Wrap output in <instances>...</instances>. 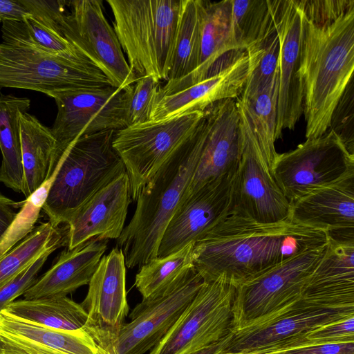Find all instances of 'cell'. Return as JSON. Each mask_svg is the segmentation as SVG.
I'll use <instances>...</instances> for the list:
<instances>
[{"label":"cell","mask_w":354,"mask_h":354,"mask_svg":"<svg viewBox=\"0 0 354 354\" xmlns=\"http://www.w3.org/2000/svg\"><path fill=\"white\" fill-rule=\"evenodd\" d=\"M268 354H354V342L319 344L306 341Z\"/></svg>","instance_id":"obj_42"},{"label":"cell","mask_w":354,"mask_h":354,"mask_svg":"<svg viewBox=\"0 0 354 354\" xmlns=\"http://www.w3.org/2000/svg\"><path fill=\"white\" fill-rule=\"evenodd\" d=\"M115 131L82 136L62 155L42 208L54 226L66 225L95 194L126 173L122 159L112 146Z\"/></svg>","instance_id":"obj_4"},{"label":"cell","mask_w":354,"mask_h":354,"mask_svg":"<svg viewBox=\"0 0 354 354\" xmlns=\"http://www.w3.org/2000/svg\"><path fill=\"white\" fill-rule=\"evenodd\" d=\"M354 315V307L330 308L300 299L265 322L236 331L223 354H268L307 341L313 329Z\"/></svg>","instance_id":"obj_15"},{"label":"cell","mask_w":354,"mask_h":354,"mask_svg":"<svg viewBox=\"0 0 354 354\" xmlns=\"http://www.w3.org/2000/svg\"><path fill=\"white\" fill-rule=\"evenodd\" d=\"M329 129L335 132L348 151L354 155L353 78L350 81L333 111Z\"/></svg>","instance_id":"obj_37"},{"label":"cell","mask_w":354,"mask_h":354,"mask_svg":"<svg viewBox=\"0 0 354 354\" xmlns=\"http://www.w3.org/2000/svg\"><path fill=\"white\" fill-rule=\"evenodd\" d=\"M203 116L204 111H198L115 131L112 146L124 165L133 201L159 169L190 141Z\"/></svg>","instance_id":"obj_6"},{"label":"cell","mask_w":354,"mask_h":354,"mask_svg":"<svg viewBox=\"0 0 354 354\" xmlns=\"http://www.w3.org/2000/svg\"><path fill=\"white\" fill-rule=\"evenodd\" d=\"M131 201L130 183L124 173L102 188L71 217L67 225V249L98 238L118 239Z\"/></svg>","instance_id":"obj_21"},{"label":"cell","mask_w":354,"mask_h":354,"mask_svg":"<svg viewBox=\"0 0 354 354\" xmlns=\"http://www.w3.org/2000/svg\"><path fill=\"white\" fill-rule=\"evenodd\" d=\"M194 244L161 258H155L141 266L136 275L135 286L148 299L159 293L192 265Z\"/></svg>","instance_id":"obj_34"},{"label":"cell","mask_w":354,"mask_h":354,"mask_svg":"<svg viewBox=\"0 0 354 354\" xmlns=\"http://www.w3.org/2000/svg\"><path fill=\"white\" fill-rule=\"evenodd\" d=\"M233 334L234 333H231L217 343L213 344L189 354H223V351L228 346Z\"/></svg>","instance_id":"obj_45"},{"label":"cell","mask_w":354,"mask_h":354,"mask_svg":"<svg viewBox=\"0 0 354 354\" xmlns=\"http://www.w3.org/2000/svg\"><path fill=\"white\" fill-rule=\"evenodd\" d=\"M204 281L193 264L157 295L142 299L103 348L106 354H145L151 351L178 320Z\"/></svg>","instance_id":"obj_9"},{"label":"cell","mask_w":354,"mask_h":354,"mask_svg":"<svg viewBox=\"0 0 354 354\" xmlns=\"http://www.w3.org/2000/svg\"><path fill=\"white\" fill-rule=\"evenodd\" d=\"M30 106L28 97L0 93V183L17 193H21L24 178L19 114Z\"/></svg>","instance_id":"obj_29"},{"label":"cell","mask_w":354,"mask_h":354,"mask_svg":"<svg viewBox=\"0 0 354 354\" xmlns=\"http://www.w3.org/2000/svg\"><path fill=\"white\" fill-rule=\"evenodd\" d=\"M4 310L22 321L58 330H84L88 321L81 304L66 296L15 300Z\"/></svg>","instance_id":"obj_28"},{"label":"cell","mask_w":354,"mask_h":354,"mask_svg":"<svg viewBox=\"0 0 354 354\" xmlns=\"http://www.w3.org/2000/svg\"><path fill=\"white\" fill-rule=\"evenodd\" d=\"M49 96L55 101L57 113L50 129L56 144L48 177L66 149L78 138L127 127L124 88H79L55 91Z\"/></svg>","instance_id":"obj_12"},{"label":"cell","mask_w":354,"mask_h":354,"mask_svg":"<svg viewBox=\"0 0 354 354\" xmlns=\"http://www.w3.org/2000/svg\"><path fill=\"white\" fill-rule=\"evenodd\" d=\"M305 338L319 344L354 342V315L319 326L308 333Z\"/></svg>","instance_id":"obj_40"},{"label":"cell","mask_w":354,"mask_h":354,"mask_svg":"<svg viewBox=\"0 0 354 354\" xmlns=\"http://www.w3.org/2000/svg\"><path fill=\"white\" fill-rule=\"evenodd\" d=\"M235 286L222 274L204 282L183 315L149 354H189L234 333Z\"/></svg>","instance_id":"obj_10"},{"label":"cell","mask_w":354,"mask_h":354,"mask_svg":"<svg viewBox=\"0 0 354 354\" xmlns=\"http://www.w3.org/2000/svg\"><path fill=\"white\" fill-rule=\"evenodd\" d=\"M234 173L214 179L181 199L161 237L156 257L194 243L230 214Z\"/></svg>","instance_id":"obj_18"},{"label":"cell","mask_w":354,"mask_h":354,"mask_svg":"<svg viewBox=\"0 0 354 354\" xmlns=\"http://www.w3.org/2000/svg\"><path fill=\"white\" fill-rule=\"evenodd\" d=\"M301 299L323 307H354V245L328 241Z\"/></svg>","instance_id":"obj_25"},{"label":"cell","mask_w":354,"mask_h":354,"mask_svg":"<svg viewBox=\"0 0 354 354\" xmlns=\"http://www.w3.org/2000/svg\"><path fill=\"white\" fill-rule=\"evenodd\" d=\"M30 16L21 0H0V23L24 21Z\"/></svg>","instance_id":"obj_43"},{"label":"cell","mask_w":354,"mask_h":354,"mask_svg":"<svg viewBox=\"0 0 354 354\" xmlns=\"http://www.w3.org/2000/svg\"><path fill=\"white\" fill-rule=\"evenodd\" d=\"M160 87V82L153 77L144 76L124 88L127 103V127L149 121L151 111Z\"/></svg>","instance_id":"obj_36"},{"label":"cell","mask_w":354,"mask_h":354,"mask_svg":"<svg viewBox=\"0 0 354 354\" xmlns=\"http://www.w3.org/2000/svg\"><path fill=\"white\" fill-rule=\"evenodd\" d=\"M278 88L279 68L261 91L246 99L236 98L244 108L271 174L278 154L274 147Z\"/></svg>","instance_id":"obj_31"},{"label":"cell","mask_w":354,"mask_h":354,"mask_svg":"<svg viewBox=\"0 0 354 354\" xmlns=\"http://www.w3.org/2000/svg\"><path fill=\"white\" fill-rule=\"evenodd\" d=\"M290 206L292 221L324 230L327 236L354 231V173L313 191Z\"/></svg>","instance_id":"obj_23"},{"label":"cell","mask_w":354,"mask_h":354,"mask_svg":"<svg viewBox=\"0 0 354 354\" xmlns=\"http://www.w3.org/2000/svg\"><path fill=\"white\" fill-rule=\"evenodd\" d=\"M231 0L203 1L200 52L196 70L185 78L160 86L157 95L171 94L210 76L225 54L236 50L231 30Z\"/></svg>","instance_id":"obj_26"},{"label":"cell","mask_w":354,"mask_h":354,"mask_svg":"<svg viewBox=\"0 0 354 354\" xmlns=\"http://www.w3.org/2000/svg\"><path fill=\"white\" fill-rule=\"evenodd\" d=\"M0 354H2V343L0 341Z\"/></svg>","instance_id":"obj_46"},{"label":"cell","mask_w":354,"mask_h":354,"mask_svg":"<svg viewBox=\"0 0 354 354\" xmlns=\"http://www.w3.org/2000/svg\"><path fill=\"white\" fill-rule=\"evenodd\" d=\"M201 148L198 126L190 141L140 190L134 214L116 240L128 268L156 258L164 231L191 183Z\"/></svg>","instance_id":"obj_3"},{"label":"cell","mask_w":354,"mask_h":354,"mask_svg":"<svg viewBox=\"0 0 354 354\" xmlns=\"http://www.w3.org/2000/svg\"><path fill=\"white\" fill-rule=\"evenodd\" d=\"M67 243V227H55L50 221L41 223L14 248L0 256V288L35 262L46 250Z\"/></svg>","instance_id":"obj_32"},{"label":"cell","mask_w":354,"mask_h":354,"mask_svg":"<svg viewBox=\"0 0 354 354\" xmlns=\"http://www.w3.org/2000/svg\"><path fill=\"white\" fill-rule=\"evenodd\" d=\"M114 30L138 78L167 80L183 0H107Z\"/></svg>","instance_id":"obj_5"},{"label":"cell","mask_w":354,"mask_h":354,"mask_svg":"<svg viewBox=\"0 0 354 354\" xmlns=\"http://www.w3.org/2000/svg\"><path fill=\"white\" fill-rule=\"evenodd\" d=\"M351 173H354V155L330 129L292 151L278 153L272 169L274 180L290 204Z\"/></svg>","instance_id":"obj_11"},{"label":"cell","mask_w":354,"mask_h":354,"mask_svg":"<svg viewBox=\"0 0 354 354\" xmlns=\"http://www.w3.org/2000/svg\"><path fill=\"white\" fill-rule=\"evenodd\" d=\"M21 2L32 18L62 35L60 26L66 14L68 1L21 0Z\"/></svg>","instance_id":"obj_41"},{"label":"cell","mask_w":354,"mask_h":354,"mask_svg":"<svg viewBox=\"0 0 354 354\" xmlns=\"http://www.w3.org/2000/svg\"><path fill=\"white\" fill-rule=\"evenodd\" d=\"M113 86L88 60H77L32 48L0 43V90H32L47 95L55 91Z\"/></svg>","instance_id":"obj_7"},{"label":"cell","mask_w":354,"mask_h":354,"mask_svg":"<svg viewBox=\"0 0 354 354\" xmlns=\"http://www.w3.org/2000/svg\"><path fill=\"white\" fill-rule=\"evenodd\" d=\"M242 133L241 159L232 182L230 212L261 223L290 218V203L267 167L241 103L236 100Z\"/></svg>","instance_id":"obj_13"},{"label":"cell","mask_w":354,"mask_h":354,"mask_svg":"<svg viewBox=\"0 0 354 354\" xmlns=\"http://www.w3.org/2000/svg\"><path fill=\"white\" fill-rule=\"evenodd\" d=\"M231 30L236 50H245L275 30L270 0H231Z\"/></svg>","instance_id":"obj_33"},{"label":"cell","mask_w":354,"mask_h":354,"mask_svg":"<svg viewBox=\"0 0 354 354\" xmlns=\"http://www.w3.org/2000/svg\"><path fill=\"white\" fill-rule=\"evenodd\" d=\"M24 178L21 193L28 198L47 179L55 139L50 128L27 112L19 114Z\"/></svg>","instance_id":"obj_27"},{"label":"cell","mask_w":354,"mask_h":354,"mask_svg":"<svg viewBox=\"0 0 354 354\" xmlns=\"http://www.w3.org/2000/svg\"><path fill=\"white\" fill-rule=\"evenodd\" d=\"M199 158L183 198L214 179L236 171L242 150L241 119L236 99L223 100L207 107L199 125Z\"/></svg>","instance_id":"obj_17"},{"label":"cell","mask_w":354,"mask_h":354,"mask_svg":"<svg viewBox=\"0 0 354 354\" xmlns=\"http://www.w3.org/2000/svg\"><path fill=\"white\" fill-rule=\"evenodd\" d=\"M250 56V73L240 98L261 91L279 68V42L276 30L262 41L245 50Z\"/></svg>","instance_id":"obj_35"},{"label":"cell","mask_w":354,"mask_h":354,"mask_svg":"<svg viewBox=\"0 0 354 354\" xmlns=\"http://www.w3.org/2000/svg\"><path fill=\"white\" fill-rule=\"evenodd\" d=\"M81 305L88 314L84 330L103 351L124 324L129 311L126 265L120 248L116 247L102 257Z\"/></svg>","instance_id":"obj_19"},{"label":"cell","mask_w":354,"mask_h":354,"mask_svg":"<svg viewBox=\"0 0 354 354\" xmlns=\"http://www.w3.org/2000/svg\"><path fill=\"white\" fill-rule=\"evenodd\" d=\"M305 18V17H304ZM301 75L306 138L324 134L354 70V8L334 22L316 26L305 18Z\"/></svg>","instance_id":"obj_2"},{"label":"cell","mask_w":354,"mask_h":354,"mask_svg":"<svg viewBox=\"0 0 354 354\" xmlns=\"http://www.w3.org/2000/svg\"><path fill=\"white\" fill-rule=\"evenodd\" d=\"M70 12L61 24V33L111 81L124 88L138 77L124 58L114 29L106 20L102 1H68Z\"/></svg>","instance_id":"obj_14"},{"label":"cell","mask_w":354,"mask_h":354,"mask_svg":"<svg viewBox=\"0 0 354 354\" xmlns=\"http://www.w3.org/2000/svg\"><path fill=\"white\" fill-rule=\"evenodd\" d=\"M203 0H183L171 67L167 83L187 77L196 68L199 57Z\"/></svg>","instance_id":"obj_30"},{"label":"cell","mask_w":354,"mask_h":354,"mask_svg":"<svg viewBox=\"0 0 354 354\" xmlns=\"http://www.w3.org/2000/svg\"><path fill=\"white\" fill-rule=\"evenodd\" d=\"M21 202H16L0 192V241L15 219L16 209Z\"/></svg>","instance_id":"obj_44"},{"label":"cell","mask_w":354,"mask_h":354,"mask_svg":"<svg viewBox=\"0 0 354 354\" xmlns=\"http://www.w3.org/2000/svg\"><path fill=\"white\" fill-rule=\"evenodd\" d=\"M328 243L326 230L290 218L261 223L230 213L194 243L192 264L205 282L224 274L236 286Z\"/></svg>","instance_id":"obj_1"},{"label":"cell","mask_w":354,"mask_h":354,"mask_svg":"<svg viewBox=\"0 0 354 354\" xmlns=\"http://www.w3.org/2000/svg\"><path fill=\"white\" fill-rule=\"evenodd\" d=\"M2 354H106L84 329L64 331L19 319L0 310Z\"/></svg>","instance_id":"obj_22"},{"label":"cell","mask_w":354,"mask_h":354,"mask_svg":"<svg viewBox=\"0 0 354 354\" xmlns=\"http://www.w3.org/2000/svg\"><path fill=\"white\" fill-rule=\"evenodd\" d=\"M327 245L292 257L236 285L232 304L234 333L265 322L300 299Z\"/></svg>","instance_id":"obj_8"},{"label":"cell","mask_w":354,"mask_h":354,"mask_svg":"<svg viewBox=\"0 0 354 354\" xmlns=\"http://www.w3.org/2000/svg\"><path fill=\"white\" fill-rule=\"evenodd\" d=\"M270 3L279 42L277 140L284 129H294L303 113L304 83L301 68L305 18L296 0H274Z\"/></svg>","instance_id":"obj_16"},{"label":"cell","mask_w":354,"mask_h":354,"mask_svg":"<svg viewBox=\"0 0 354 354\" xmlns=\"http://www.w3.org/2000/svg\"><path fill=\"white\" fill-rule=\"evenodd\" d=\"M305 18L316 26L331 24L354 8L353 0H296Z\"/></svg>","instance_id":"obj_39"},{"label":"cell","mask_w":354,"mask_h":354,"mask_svg":"<svg viewBox=\"0 0 354 354\" xmlns=\"http://www.w3.org/2000/svg\"><path fill=\"white\" fill-rule=\"evenodd\" d=\"M66 245L64 243L55 244L46 250L35 262L24 269L17 276L0 288V310L4 309L17 297L23 295L38 278V273L46 263L50 254L56 250Z\"/></svg>","instance_id":"obj_38"},{"label":"cell","mask_w":354,"mask_h":354,"mask_svg":"<svg viewBox=\"0 0 354 354\" xmlns=\"http://www.w3.org/2000/svg\"><path fill=\"white\" fill-rule=\"evenodd\" d=\"M108 240L93 238L62 251L55 263L23 295L26 299L66 297L88 285L106 250Z\"/></svg>","instance_id":"obj_24"},{"label":"cell","mask_w":354,"mask_h":354,"mask_svg":"<svg viewBox=\"0 0 354 354\" xmlns=\"http://www.w3.org/2000/svg\"><path fill=\"white\" fill-rule=\"evenodd\" d=\"M204 80L176 93L156 95L149 120H162L184 113L204 111L212 104L241 95L250 73V56L246 50L236 51L227 62Z\"/></svg>","instance_id":"obj_20"}]
</instances>
